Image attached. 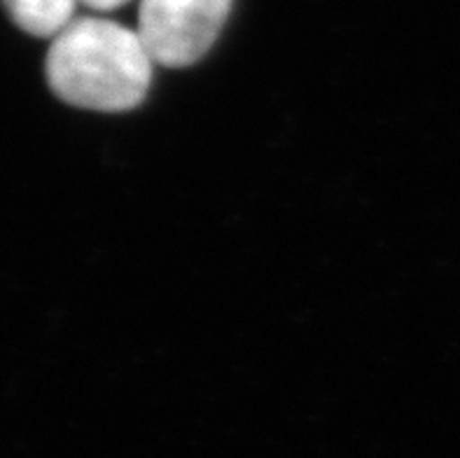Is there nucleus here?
<instances>
[{
	"mask_svg": "<svg viewBox=\"0 0 460 458\" xmlns=\"http://www.w3.org/2000/svg\"><path fill=\"white\" fill-rule=\"evenodd\" d=\"M80 0H3L7 14L19 29L35 38H54L75 19Z\"/></svg>",
	"mask_w": 460,
	"mask_h": 458,
	"instance_id": "3",
	"label": "nucleus"
},
{
	"mask_svg": "<svg viewBox=\"0 0 460 458\" xmlns=\"http://www.w3.org/2000/svg\"><path fill=\"white\" fill-rule=\"evenodd\" d=\"M82 5L92 7L96 12H108V10H117V7L127 5L128 0H80Z\"/></svg>",
	"mask_w": 460,
	"mask_h": 458,
	"instance_id": "4",
	"label": "nucleus"
},
{
	"mask_svg": "<svg viewBox=\"0 0 460 458\" xmlns=\"http://www.w3.org/2000/svg\"><path fill=\"white\" fill-rule=\"evenodd\" d=\"M155 58L138 31L99 17H75L52 38L47 82L58 99L96 112H127L147 96Z\"/></svg>",
	"mask_w": 460,
	"mask_h": 458,
	"instance_id": "1",
	"label": "nucleus"
},
{
	"mask_svg": "<svg viewBox=\"0 0 460 458\" xmlns=\"http://www.w3.org/2000/svg\"><path fill=\"white\" fill-rule=\"evenodd\" d=\"M232 12V0H140L138 35L155 64L185 68L206 57Z\"/></svg>",
	"mask_w": 460,
	"mask_h": 458,
	"instance_id": "2",
	"label": "nucleus"
}]
</instances>
